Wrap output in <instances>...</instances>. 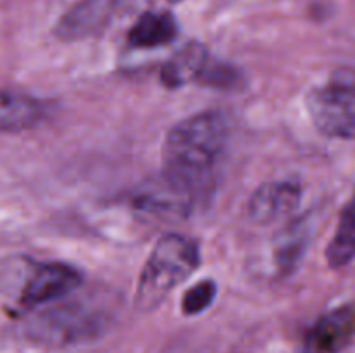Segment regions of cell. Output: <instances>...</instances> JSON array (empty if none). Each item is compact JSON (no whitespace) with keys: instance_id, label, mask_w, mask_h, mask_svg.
<instances>
[{"instance_id":"8992f818","label":"cell","mask_w":355,"mask_h":353,"mask_svg":"<svg viewBox=\"0 0 355 353\" xmlns=\"http://www.w3.org/2000/svg\"><path fill=\"white\" fill-rule=\"evenodd\" d=\"M116 9L118 0H80L58 21L55 37L64 42L97 37L110 26Z\"/></svg>"},{"instance_id":"9c48e42d","label":"cell","mask_w":355,"mask_h":353,"mask_svg":"<svg viewBox=\"0 0 355 353\" xmlns=\"http://www.w3.org/2000/svg\"><path fill=\"white\" fill-rule=\"evenodd\" d=\"M97 325H99L97 315L92 310L83 305L71 303L47 311L44 317L38 318L37 331L49 338H61L69 341L90 334L96 331Z\"/></svg>"},{"instance_id":"2e32d148","label":"cell","mask_w":355,"mask_h":353,"mask_svg":"<svg viewBox=\"0 0 355 353\" xmlns=\"http://www.w3.org/2000/svg\"><path fill=\"white\" fill-rule=\"evenodd\" d=\"M217 291L218 287L214 280H200L182 296V311L186 315H200L201 311L210 308Z\"/></svg>"},{"instance_id":"52a82bcc","label":"cell","mask_w":355,"mask_h":353,"mask_svg":"<svg viewBox=\"0 0 355 353\" xmlns=\"http://www.w3.org/2000/svg\"><path fill=\"white\" fill-rule=\"evenodd\" d=\"M355 336V305L322 315L305 336V353H340Z\"/></svg>"},{"instance_id":"ba28073f","label":"cell","mask_w":355,"mask_h":353,"mask_svg":"<svg viewBox=\"0 0 355 353\" xmlns=\"http://www.w3.org/2000/svg\"><path fill=\"white\" fill-rule=\"evenodd\" d=\"M302 185L295 180H277L260 185L248 201V217L255 224H272L297 210Z\"/></svg>"},{"instance_id":"5bb4252c","label":"cell","mask_w":355,"mask_h":353,"mask_svg":"<svg viewBox=\"0 0 355 353\" xmlns=\"http://www.w3.org/2000/svg\"><path fill=\"white\" fill-rule=\"evenodd\" d=\"M305 251V230L300 227H291V232L284 235L283 241L279 242L276 249L277 266L283 273H291L295 266L300 263L302 255Z\"/></svg>"},{"instance_id":"3957f363","label":"cell","mask_w":355,"mask_h":353,"mask_svg":"<svg viewBox=\"0 0 355 353\" xmlns=\"http://www.w3.org/2000/svg\"><path fill=\"white\" fill-rule=\"evenodd\" d=\"M309 116L322 135L335 138H355V80L333 78L307 93Z\"/></svg>"},{"instance_id":"5b68a950","label":"cell","mask_w":355,"mask_h":353,"mask_svg":"<svg viewBox=\"0 0 355 353\" xmlns=\"http://www.w3.org/2000/svg\"><path fill=\"white\" fill-rule=\"evenodd\" d=\"M82 284V273L75 266L61 262L38 263L31 272L21 303L26 308H35L49 301L61 300Z\"/></svg>"},{"instance_id":"277c9868","label":"cell","mask_w":355,"mask_h":353,"mask_svg":"<svg viewBox=\"0 0 355 353\" xmlns=\"http://www.w3.org/2000/svg\"><path fill=\"white\" fill-rule=\"evenodd\" d=\"M201 197L191 187L166 173L144 180L132 194V204L142 213L158 218H186L201 203Z\"/></svg>"},{"instance_id":"6da1fadb","label":"cell","mask_w":355,"mask_h":353,"mask_svg":"<svg viewBox=\"0 0 355 353\" xmlns=\"http://www.w3.org/2000/svg\"><path fill=\"white\" fill-rule=\"evenodd\" d=\"M227 141V120L218 111L179 121L163 144V173L186 183L205 201L215 187V168Z\"/></svg>"},{"instance_id":"30bf717a","label":"cell","mask_w":355,"mask_h":353,"mask_svg":"<svg viewBox=\"0 0 355 353\" xmlns=\"http://www.w3.org/2000/svg\"><path fill=\"white\" fill-rule=\"evenodd\" d=\"M210 55L205 45L193 42L180 48L162 68V83L166 89H180L191 82H198Z\"/></svg>"},{"instance_id":"7a4b0ae2","label":"cell","mask_w":355,"mask_h":353,"mask_svg":"<svg viewBox=\"0 0 355 353\" xmlns=\"http://www.w3.org/2000/svg\"><path fill=\"white\" fill-rule=\"evenodd\" d=\"M200 266V249L191 239L166 234L149 255L135 291V305L148 311L158 307Z\"/></svg>"},{"instance_id":"9a60e30c","label":"cell","mask_w":355,"mask_h":353,"mask_svg":"<svg viewBox=\"0 0 355 353\" xmlns=\"http://www.w3.org/2000/svg\"><path fill=\"white\" fill-rule=\"evenodd\" d=\"M198 82H200L201 85L211 87V89L231 90L236 89V87L243 82V76L234 66L211 61L210 59V61L207 62V66H205L203 73H201Z\"/></svg>"},{"instance_id":"e0dca14e","label":"cell","mask_w":355,"mask_h":353,"mask_svg":"<svg viewBox=\"0 0 355 353\" xmlns=\"http://www.w3.org/2000/svg\"><path fill=\"white\" fill-rule=\"evenodd\" d=\"M172 3H177V2H182V0H170Z\"/></svg>"},{"instance_id":"8fae6325","label":"cell","mask_w":355,"mask_h":353,"mask_svg":"<svg viewBox=\"0 0 355 353\" xmlns=\"http://www.w3.org/2000/svg\"><path fill=\"white\" fill-rule=\"evenodd\" d=\"M45 107L30 96L0 90V132L33 128L44 118Z\"/></svg>"},{"instance_id":"4fadbf2b","label":"cell","mask_w":355,"mask_h":353,"mask_svg":"<svg viewBox=\"0 0 355 353\" xmlns=\"http://www.w3.org/2000/svg\"><path fill=\"white\" fill-rule=\"evenodd\" d=\"M355 258V196L340 213L333 239L326 248V260L333 269H342Z\"/></svg>"},{"instance_id":"7c38bea8","label":"cell","mask_w":355,"mask_h":353,"mask_svg":"<svg viewBox=\"0 0 355 353\" xmlns=\"http://www.w3.org/2000/svg\"><path fill=\"white\" fill-rule=\"evenodd\" d=\"M179 33L170 12H144L128 31V44L135 48H156L173 42Z\"/></svg>"}]
</instances>
